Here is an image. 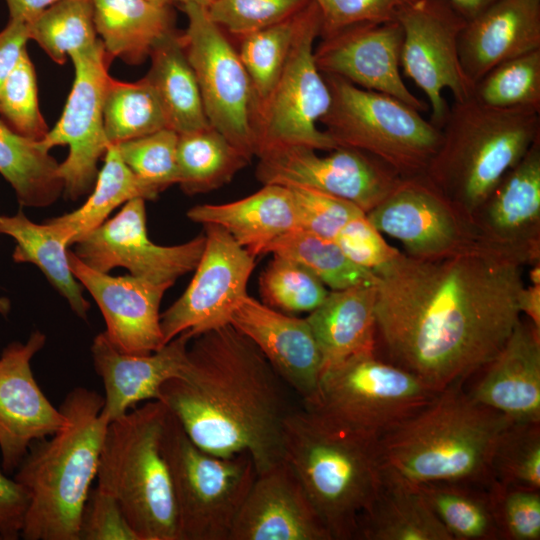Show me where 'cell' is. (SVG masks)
<instances>
[{"instance_id": "cell-1", "label": "cell", "mask_w": 540, "mask_h": 540, "mask_svg": "<svg viewBox=\"0 0 540 540\" xmlns=\"http://www.w3.org/2000/svg\"><path fill=\"white\" fill-rule=\"evenodd\" d=\"M523 267L480 241L436 258L399 252L376 273V334L389 362L436 392L484 368L521 319Z\"/></svg>"}, {"instance_id": "cell-2", "label": "cell", "mask_w": 540, "mask_h": 540, "mask_svg": "<svg viewBox=\"0 0 540 540\" xmlns=\"http://www.w3.org/2000/svg\"><path fill=\"white\" fill-rule=\"evenodd\" d=\"M192 339L181 375L161 386L158 400L208 453L246 452L257 473L281 461L285 420L296 407L292 391L231 324Z\"/></svg>"}, {"instance_id": "cell-3", "label": "cell", "mask_w": 540, "mask_h": 540, "mask_svg": "<svg viewBox=\"0 0 540 540\" xmlns=\"http://www.w3.org/2000/svg\"><path fill=\"white\" fill-rule=\"evenodd\" d=\"M103 405L97 391L75 387L59 407L64 426L30 445L14 472L29 494L22 539L79 540L82 510L109 425Z\"/></svg>"}, {"instance_id": "cell-4", "label": "cell", "mask_w": 540, "mask_h": 540, "mask_svg": "<svg viewBox=\"0 0 540 540\" xmlns=\"http://www.w3.org/2000/svg\"><path fill=\"white\" fill-rule=\"evenodd\" d=\"M456 382L378 438L382 465L409 481L477 483L491 486L498 441L514 423L476 402Z\"/></svg>"}, {"instance_id": "cell-5", "label": "cell", "mask_w": 540, "mask_h": 540, "mask_svg": "<svg viewBox=\"0 0 540 540\" xmlns=\"http://www.w3.org/2000/svg\"><path fill=\"white\" fill-rule=\"evenodd\" d=\"M282 460L297 476L331 539H356L359 517L381 481L378 438L300 404L285 420Z\"/></svg>"}, {"instance_id": "cell-6", "label": "cell", "mask_w": 540, "mask_h": 540, "mask_svg": "<svg viewBox=\"0 0 540 540\" xmlns=\"http://www.w3.org/2000/svg\"><path fill=\"white\" fill-rule=\"evenodd\" d=\"M540 138V112L454 101L425 174L471 222L503 175ZM473 224V223H472Z\"/></svg>"}, {"instance_id": "cell-7", "label": "cell", "mask_w": 540, "mask_h": 540, "mask_svg": "<svg viewBox=\"0 0 540 540\" xmlns=\"http://www.w3.org/2000/svg\"><path fill=\"white\" fill-rule=\"evenodd\" d=\"M168 413L147 401L109 422L97 469V487L112 495L139 540H180L172 482L160 449Z\"/></svg>"}, {"instance_id": "cell-8", "label": "cell", "mask_w": 540, "mask_h": 540, "mask_svg": "<svg viewBox=\"0 0 540 540\" xmlns=\"http://www.w3.org/2000/svg\"><path fill=\"white\" fill-rule=\"evenodd\" d=\"M177 510L180 540H230L257 476L251 456H218L194 444L168 410L160 439Z\"/></svg>"}, {"instance_id": "cell-9", "label": "cell", "mask_w": 540, "mask_h": 540, "mask_svg": "<svg viewBox=\"0 0 540 540\" xmlns=\"http://www.w3.org/2000/svg\"><path fill=\"white\" fill-rule=\"evenodd\" d=\"M323 76L331 102L320 123L337 146L366 152L401 177L426 172L441 142L440 128L393 96Z\"/></svg>"}, {"instance_id": "cell-10", "label": "cell", "mask_w": 540, "mask_h": 540, "mask_svg": "<svg viewBox=\"0 0 540 540\" xmlns=\"http://www.w3.org/2000/svg\"><path fill=\"white\" fill-rule=\"evenodd\" d=\"M437 393L414 374L380 360L373 352L323 372L314 400L301 404L379 438L429 404Z\"/></svg>"}, {"instance_id": "cell-11", "label": "cell", "mask_w": 540, "mask_h": 540, "mask_svg": "<svg viewBox=\"0 0 540 540\" xmlns=\"http://www.w3.org/2000/svg\"><path fill=\"white\" fill-rule=\"evenodd\" d=\"M322 16L311 0L301 12L286 63L274 87L255 111V156L280 146L331 151L337 144L317 123L328 111L331 95L314 56Z\"/></svg>"}, {"instance_id": "cell-12", "label": "cell", "mask_w": 540, "mask_h": 540, "mask_svg": "<svg viewBox=\"0 0 540 540\" xmlns=\"http://www.w3.org/2000/svg\"><path fill=\"white\" fill-rule=\"evenodd\" d=\"M187 17L183 43L194 70L207 119L247 156H255V98L250 77L228 35L206 8L181 6Z\"/></svg>"}, {"instance_id": "cell-13", "label": "cell", "mask_w": 540, "mask_h": 540, "mask_svg": "<svg viewBox=\"0 0 540 540\" xmlns=\"http://www.w3.org/2000/svg\"><path fill=\"white\" fill-rule=\"evenodd\" d=\"M69 57L75 71L71 92L62 116L40 143L48 151L57 145L69 147L58 174L64 196L75 201L92 191L99 173L98 162L110 145L105 135L103 103L112 59L101 39Z\"/></svg>"}, {"instance_id": "cell-14", "label": "cell", "mask_w": 540, "mask_h": 540, "mask_svg": "<svg viewBox=\"0 0 540 540\" xmlns=\"http://www.w3.org/2000/svg\"><path fill=\"white\" fill-rule=\"evenodd\" d=\"M307 146H280L257 157V179L264 184L303 186L347 200L365 213L383 201L402 177L378 158L338 146L328 155Z\"/></svg>"}, {"instance_id": "cell-15", "label": "cell", "mask_w": 540, "mask_h": 540, "mask_svg": "<svg viewBox=\"0 0 540 540\" xmlns=\"http://www.w3.org/2000/svg\"><path fill=\"white\" fill-rule=\"evenodd\" d=\"M397 20L404 35L401 69L425 93L430 122L441 129L449 110L443 91L449 89L454 101L472 96L458 50L466 19L448 0H416Z\"/></svg>"}, {"instance_id": "cell-16", "label": "cell", "mask_w": 540, "mask_h": 540, "mask_svg": "<svg viewBox=\"0 0 540 540\" xmlns=\"http://www.w3.org/2000/svg\"><path fill=\"white\" fill-rule=\"evenodd\" d=\"M204 227L205 246L195 274L183 294L160 315L165 344L183 332L194 338L230 324L234 309L247 295L255 256L218 225Z\"/></svg>"}, {"instance_id": "cell-17", "label": "cell", "mask_w": 540, "mask_h": 540, "mask_svg": "<svg viewBox=\"0 0 540 540\" xmlns=\"http://www.w3.org/2000/svg\"><path fill=\"white\" fill-rule=\"evenodd\" d=\"M74 245L75 255L97 271L109 273L124 267L132 276L173 285L196 268L205 235L174 246L155 244L147 234L145 200L134 198Z\"/></svg>"}, {"instance_id": "cell-18", "label": "cell", "mask_w": 540, "mask_h": 540, "mask_svg": "<svg viewBox=\"0 0 540 540\" xmlns=\"http://www.w3.org/2000/svg\"><path fill=\"white\" fill-rule=\"evenodd\" d=\"M366 216L414 258L441 257L478 241L472 222L425 173L402 177Z\"/></svg>"}, {"instance_id": "cell-19", "label": "cell", "mask_w": 540, "mask_h": 540, "mask_svg": "<svg viewBox=\"0 0 540 540\" xmlns=\"http://www.w3.org/2000/svg\"><path fill=\"white\" fill-rule=\"evenodd\" d=\"M46 339L35 330L25 342L13 341L0 354V452L6 474L15 472L33 442L53 435L66 421L31 369V360Z\"/></svg>"}, {"instance_id": "cell-20", "label": "cell", "mask_w": 540, "mask_h": 540, "mask_svg": "<svg viewBox=\"0 0 540 540\" xmlns=\"http://www.w3.org/2000/svg\"><path fill=\"white\" fill-rule=\"evenodd\" d=\"M403 36L398 20L354 25L322 37L314 49L315 61L324 75L388 94L421 112L427 105L411 93L401 76Z\"/></svg>"}, {"instance_id": "cell-21", "label": "cell", "mask_w": 540, "mask_h": 540, "mask_svg": "<svg viewBox=\"0 0 540 540\" xmlns=\"http://www.w3.org/2000/svg\"><path fill=\"white\" fill-rule=\"evenodd\" d=\"M472 223L478 241L524 266L540 263V138L503 175Z\"/></svg>"}, {"instance_id": "cell-22", "label": "cell", "mask_w": 540, "mask_h": 540, "mask_svg": "<svg viewBox=\"0 0 540 540\" xmlns=\"http://www.w3.org/2000/svg\"><path fill=\"white\" fill-rule=\"evenodd\" d=\"M75 278L98 305L106 324L105 335L119 351L145 355L165 345L160 304L171 284H156L132 275L111 276L83 263L68 251Z\"/></svg>"}, {"instance_id": "cell-23", "label": "cell", "mask_w": 540, "mask_h": 540, "mask_svg": "<svg viewBox=\"0 0 540 540\" xmlns=\"http://www.w3.org/2000/svg\"><path fill=\"white\" fill-rule=\"evenodd\" d=\"M230 324L259 348L302 404L314 400L322 358L307 319L288 316L247 294L234 309Z\"/></svg>"}, {"instance_id": "cell-24", "label": "cell", "mask_w": 540, "mask_h": 540, "mask_svg": "<svg viewBox=\"0 0 540 540\" xmlns=\"http://www.w3.org/2000/svg\"><path fill=\"white\" fill-rule=\"evenodd\" d=\"M230 540H332L290 466L257 473Z\"/></svg>"}, {"instance_id": "cell-25", "label": "cell", "mask_w": 540, "mask_h": 540, "mask_svg": "<svg viewBox=\"0 0 540 540\" xmlns=\"http://www.w3.org/2000/svg\"><path fill=\"white\" fill-rule=\"evenodd\" d=\"M191 336L183 332L150 354L119 351L104 332L91 345L94 369L104 386L102 414L109 422L125 415L138 403L158 399L161 386L179 377L187 360Z\"/></svg>"}, {"instance_id": "cell-26", "label": "cell", "mask_w": 540, "mask_h": 540, "mask_svg": "<svg viewBox=\"0 0 540 540\" xmlns=\"http://www.w3.org/2000/svg\"><path fill=\"white\" fill-rule=\"evenodd\" d=\"M540 49V0H497L466 23L458 50L474 86L498 64Z\"/></svg>"}, {"instance_id": "cell-27", "label": "cell", "mask_w": 540, "mask_h": 540, "mask_svg": "<svg viewBox=\"0 0 540 540\" xmlns=\"http://www.w3.org/2000/svg\"><path fill=\"white\" fill-rule=\"evenodd\" d=\"M469 395L514 423H540V329L519 320Z\"/></svg>"}, {"instance_id": "cell-28", "label": "cell", "mask_w": 540, "mask_h": 540, "mask_svg": "<svg viewBox=\"0 0 540 540\" xmlns=\"http://www.w3.org/2000/svg\"><path fill=\"white\" fill-rule=\"evenodd\" d=\"M190 220L215 224L255 257L280 236L299 229L291 190L283 185L264 184L259 191L223 204L196 205L187 212Z\"/></svg>"}, {"instance_id": "cell-29", "label": "cell", "mask_w": 540, "mask_h": 540, "mask_svg": "<svg viewBox=\"0 0 540 540\" xmlns=\"http://www.w3.org/2000/svg\"><path fill=\"white\" fill-rule=\"evenodd\" d=\"M376 284L329 294L306 318L322 358V374L343 361L376 350Z\"/></svg>"}, {"instance_id": "cell-30", "label": "cell", "mask_w": 540, "mask_h": 540, "mask_svg": "<svg viewBox=\"0 0 540 540\" xmlns=\"http://www.w3.org/2000/svg\"><path fill=\"white\" fill-rule=\"evenodd\" d=\"M356 539L453 540L417 484L384 465L378 490L359 517Z\"/></svg>"}, {"instance_id": "cell-31", "label": "cell", "mask_w": 540, "mask_h": 540, "mask_svg": "<svg viewBox=\"0 0 540 540\" xmlns=\"http://www.w3.org/2000/svg\"><path fill=\"white\" fill-rule=\"evenodd\" d=\"M92 1L96 31L111 59L140 64L156 43L177 30L172 5L148 0Z\"/></svg>"}, {"instance_id": "cell-32", "label": "cell", "mask_w": 540, "mask_h": 540, "mask_svg": "<svg viewBox=\"0 0 540 540\" xmlns=\"http://www.w3.org/2000/svg\"><path fill=\"white\" fill-rule=\"evenodd\" d=\"M0 234L14 239L15 263H31L39 268L49 283L68 301L72 311L86 320L90 303L83 296V286L69 266L71 237L56 225L31 221L22 210L14 215H0Z\"/></svg>"}, {"instance_id": "cell-33", "label": "cell", "mask_w": 540, "mask_h": 540, "mask_svg": "<svg viewBox=\"0 0 540 540\" xmlns=\"http://www.w3.org/2000/svg\"><path fill=\"white\" fill-rule=\"evenodd\" d=\"M149 57L151 66L145 78L158 96L168 128L182 134L211 126L186 55L183 33L175 30L166 35Z\"/></svg>"}, {"instance_id": "cell-34", "label": "cell", "mask_w": 540, "mask_h": 540, "mask_svg": "<svg viewBox=\"0 0 540 540\" xmlns=\"http://www.w3.org/2000/svg\"><path fill=\"white\" fill-rule=\"evenodd\" d=\"M59 164L40 143L23 137L0 119V174L20 206L44 208L63 193Z\"/></svg>"}, {"instance_id": "cell-35", "label": "cell", "mask_w": 540, "mask_h": 540, "mask_svg": "<svg viewBox=\"0 0 540 540\" xmlns=\"http://www.w3.org/2000/svg\"><path fill=\"white\" fill-rule=\"evenodd\" d=\"M159 192L137 177L122 160L115 144L109 145L104 165L85 203L78 209L49 219L71 237V246L103 224L119 206L134 198L156 199Z\"/></svg>"}, {"instance_id": "cell-36", "label": "cell", "mask_w": 540, "mask_h": 540, "mask_svg": "<svg viewBox=\"0 0 540 540\" xmlns=\"http://www.w3.org/2000/svg\"><path fill=\"white\" fill-rule=\"evenodd\" d=\"M417 486L453 540L501 539L491 486L461 482Z\"/></svg>"}, {"instance_id": "cell-37", "label": "cell", "mask_w": 540, "mask_h": 540, "mask_svg": "<svg viewBox=\"0 0 540 540\" xmlns=\"http://www.w3.org/2000/svg\"><path fill=\"white\" fill-rule=\"evenodd\" d=\"M176 159L178 184L189 195L223 186L251 160L212 126L178 134Z\"/></svg>"}, {"instance_id": "cell-38", "label": "cell", "mask_w": 540, "mask_h": 540, "mask_svg": "<svg viewBox=\"0 0 540 540\" xmlns=\"http://www.w3.org/2000/svg\"><path fill=\"white\" fill-rule=\"evenodd\" d=\"M265 253L301 264L331 291L378 281L375 273L349 260L334 240L301 229L275 239Z\"/></svg>"}, {"instance_id": "cell-39", "label": "cell", "mask_w": 540, "mask_h": 540, "mask_svg": "<svg viewBox=\"0 0 540 540\" xmlns=\"http://www.w3.org/2000/svg\"><path fill=\"white\" fill-rule=\"evenodd\" d=\"M103 119L110 145L168 128L158 96L145 77L137 82L111 78L104 97Z\"/></svg>"}, {"instance_id": "cell-40", "label": "cell", "mask_w": 540, "mask_h": 540, "mask_svg": "<svg viewBox=\"0 0 540 540\" xmlns=\"http://www.w3.org/2000/svg\"><path fill=\"white\" fill-rule=\"evenodd\" d=\"M26 25L29 39L36 41L58 64L99 40L92 0H61Z\"/></svg>"}, {"instance_id": "cell-41", "label": "cell", "mask_w": 540, "mask_h": 540, "mask_svg": "<svg viewBox=\"0 0 540 540\" xmlns=\"http://www.w3.org/2000/svg\"><path fill=\"white\" fill-rule=\"evenodd\" d=\"M302 10L282 22L237 38L239 47L236 49L253 87L255 111L283 70Z\"/></svg>"}, {"instance_id": "cell-42", "label": "cell", "mask_w": 540, "mask_h": 540, "mask_svg": "<svg viewBox=\"0 0 540 540\" xmlns=\"http://www.w3.org/2000/svg\"><path fill=\"white\" fill-rule=\"evenodd\" d=\"M472 97L491 107L540 112V49L492 68L474 84Z\"/></svg>"}, {"instance_id": "cell-43", "label": "cell", "mask_w": 540, "mask_h": 540, "mask_svg": "<svg viewBox=\"0 0 540 540\" xmlns=\"http://www.w3.org/2000/svg\"><path fill=\"white\" fill-rule=\"evenodd\" d=\"M491 485L540 490V423H512L500 437L491 462Z\"/></svg>"}, {"instance_id": "cell-44", "label": "cell", "mask_w": 540, "mask_h": 540, "mask_svg": "<svg viewBox=\"0 0 540 540\" xmlns=\"http://www.w3.org/2000/svg\"><path fill=\"white\" fill-rule=\"evenodd\" d=\"M260 290L266 305L288 312H311L329 294L327 287L312 272L277 255L260 276Z\"/></svg>"}, {"instance_id": "cell-45", "label": "cell", "mask_w": 540, "mask_h": 540, "mask_svg": "<svg viewBox=\"0 0 540 540\" xmlns=\"http://www.w3.org/2000/svg\"><path fill=\"white\" fill-rule=\"evenodd\" d=\"M0 119L31 140L41 141L49 132L39 109L37 77L27 50L0 89Z\"/></svg>"}, {"instance_id": "cell-46", "label": "cell", "mask_w": 540, "mask_h": 540, "mask_svg": "<svg viewBox=\"0 0 540 540\" xmlns=\"http://www.w3.org/2000/svg\"><path fill=\"white\" fill-rule=\"evenodd\" d=\"M177 141V132L163 128L115 145L130 170L160 193L179 182Z\"/></svg>"}, {"instance_id": "cell-47", "label": "cell", "mask_w": 540, "mask_h": 540, "mask_svg": "<svg viewBox=\"0 0 540 540\" xmlns=\"http://www.w3.org/2000/svg\"><path fill=\"white\" fill-rule=\"evenodd\" d=\"M311 0H214L206 9L211 20L236 38L282 22Z\"/></svg>"}, {"instance_id": "cell-48", "label": "cell", "mask_w": 540, "mask_h": 540, "mask_svg": "<svg viewBox=\"0 0 540 540\" xmlns=\"http://www.w3.org/2000/svg\"><path fill=\"white\" fill-rule=\"evenodd\" d=\"M293 195L299 229L334 240L339 230L352 218L365 213L355 204L325 192L286 186Z\"/></svg>"}, {"instance_id": "cell-49", "label": "cell", "mask_w": 540, "mask_h": 540, "mask_svg": "<svg viewBox=\"0 0 540 540\" xmlns=\"http://www.w3.org/2000/svg\"><path fill=\"white\" fill-rule=\"evenodd\" d=\"M501 539H540V493L491 485Z\"/></svg>"}, {"instance_id": "cell-50", "label": "cell", "mask_w": 540, "mask_h": 540, "mask_svg": "<svg viewBox=\"0 0 540 540\" xmlns=\"http://www.w3.org/2000/svg\"><path fill=\"white\" fill-rule=\"evenodd\" d=\"M320 9V37L364 23L396 21L404 8L416 0H313Z\"/></svg>"}, {"instance_id": "cell-51", "label": "cell", "mask_w": 540, "mask_h": 540, "mask_svg": "<svg viewBox=\"0 0 540 540\" xmlns=\"http://www.w3.org/2000/svg\"><path fill=\"white\" fill-rule=\"evenodd\" d=\"M346 257L376 273L400 252L392 247L368 220L366 213L349 220L334 238Z\"/></svg>"}, {"instance_id": "cell-52", "label": "cell", "mask_w": 540, "mask_h": 540, "mask_svg": "<svg viewBox=\"0 0 540 540\" xmlns=\"http://www.w3.org/2000/svg\"><path fill=\"white\" fill-rule=\"evenodd\" d=\"M79 540H139L118 501L97 486L82 510Z\"/></svg>"}, {"instance_id": "cell-53", "label": "cell", "mask_w": 540, "mask_h": 540, "mask_svg": "<svg viewBox=\"0 0 540 540\" xmlns=\"http://www.w3.org/2000/svg\"><path fill=\"white\" fill-rule=\"evenodd\" d=\"M29 507V494L14 478L0 469V539L21 538Z\"/></svg>"}, {"instance_id": "cell-54", "label": "cell", "mask_w": 540, "mask_h": 540, "mask_svg": "<svg viewBox=\"0 0 540 540\" xmlns=\"http://www.w3.org/2000/svg\"><path fill=\"white\" fill-rule=\"evenodd\" d=\"M27 25L20 21L9 20L0 31V89L27 50Z\"/></svg>"}, {"instance_id": "cell-55", "label": "cell", "mask_w": 540, "mask_h": 540, "mask_svg": "<svg viewBox=\"0 0 540 540\" xmlns=\"http://www.w3.org/2000/svg\"><path fill=\"white\" fill-rule=\"evenodd\" d=\"M61 0H5L9 10V20L25 24L32 21L44 10Z\"/></svg>"}, {"instance_id": "cell-56", "label": "cell", "mask_w": 540, "mask_h": 540, "mask_svg": "<svg viewBox=\"0 0 540 540\" xmlns=\"http://www.w3.org/2000/svg\"><path fill=\"white\" fill-rule=\"evenodd\" d=\"M518 307L527 319L540 329V284L522 287L518 295Z\"/></svg>"}, {"instance_id": "cell-57", "label": "cell", "mask_w": 540, "mask_h": 540, "mask_svg": "<svg viewBox=\"0 0 540 540\" xmlns=\"http://www.w3.org/2000/svg\"><path fill=\"white\" fill-rule=\"evenodd\" d=\"M451 5L469 20L497 0H448Z\"/></svg>"}, {"instance_id": "cell-58", "label": "cell", "mask_w": 540, "mask_h": 540, "mask_svg": "<svg viewBox=\"0 0 540 540\" xmlns=\"http://www.w3.org/2000/svg\"><path fill=\"white\" fill-rule=\"evenodd\" d=\"M214 0H173V4L177 3L181 6L186 4H194L204 8H208Z\"/></svg>"}, {"instance_id": "cell-59", "label": "cell", "mask_w": 540, "mask_h": 540, "mask_svg": "<svg viewBox=\"0 0 540 540\" xmlns=\"http://www.w3.org/2000/svg\"><path fill=\"white\" fill-rule=\"evenodd\" d=\"M529 280L531 284H540V263L531 265Z\"/></svg>"}, {"instance_id": "cell-60", "label": "cell", "mask_w": 540, "mask_h": 540, "mask_svg": "<svg viewBox=\"0 0 540 540\" xmlns=\"http://www.w3.org/2000/svg\"><path fill=\"white\" fill-rule=\"evenodd\" d=\"M11 309L10 300L6 297H0V314L7 316Z\"/></svg>"}, {"instance_id": "cell-61", "label": "cell", "mask_w": 540, "mask_h": 540, "mask_svg": "<svg viewBox=\"0 0 540 540\" xmlns=\"http://www.w3.org/2000/svg\"><path fill=\"white\" fill-rule=\"evenodd\" d=\"M159 5H173V0H148Z\"/></svg>"}]
</instances>
